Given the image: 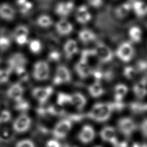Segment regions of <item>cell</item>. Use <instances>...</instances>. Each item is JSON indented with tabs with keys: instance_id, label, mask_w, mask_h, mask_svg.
<instances>
[{
	"instance_id": "obj_24",
	"label": "cell",
	"mask_w": 147,
	"mask_h": 147,
	"mask_svg": "<svg viewBox=\"0 0 147 147\" xmlns=\"http://www.w3.org/2000/svg\"><path fill=\"white\" fill-rule=\"evenodd\" d=\"M88 92L93 98H99L105 92V90L99 80H95L88 87Z\"/></svg>"
},
{
	"instance_id": "obj_17",
	"label": "cell",
	"mask_w": 147,
	"mask_h": 147,
	"mask_svg": "<svg viewBox=\"0 0 147 147\" xmlns=\"http://www.w3.org/2000/svg\"><path fill=\"white\" fill-rule=\"evenodd\" d=\"M55 29L59 35L67 36L72 33L74 30V27L69 21L62 18L56 23Z\"/></svg>"
},
{
	"instance_id": "obj_36",
	"label": "cell",
	"mask_w": 147,
	"mask_h": 147,
	"mask_svg": "<svg viewBox=\"0 0 147 147\" xmlns=\"http://www.w3.org/2000/svg\"><path fill=\"white\" fill-rule=\"evenodd\" d=\"M11 118V115L9 110H4L0 113V123L9 122Z\"/></svg>"
},
{
	"instance_id": "obj_10",
	"label": "cell",
	"mask_w": 147,
	"mask_h": 147,
	"mask_svg": "<svg viewBox=\"0 0 147 147\" xmlns=\"http://www.w3.org/2000/svg\"><path fill=\"white\" fill-rule=\"evenodd\" d=\"M92 18V14L86 5L79 6L75 11V19L76 21L82 25L88 23Z\"/></svg>"
},
{
	"instance_id": "obj_12",
	"label": "cell",
	"mask_w": 147,
	"mask_h": 147,
	"mask_svg": "<svg viewBox=\"0 0 147 147\" xmlns=\"http://www.w3.org/2000/svg\"><path fill=\"white\" fill-rule=\"evenodd\" d=\"M26 63V59L23 54L15 53L8 60V68L13 72L19 68L25 67Z\"/></svg>"
},
{
	"instance_id": "obj_19",
	"label": "cell",
	"mask_w": 147,
	"mask_h": 147,
	"mask_svg": "<svg viewBox=\"0 0 147 147\" xmlns=\"http://www.w3.org/2000/svg\"><path fill=\"white\" fill-rule=\"evenodd\" d=\"M134 95L138 99H143L147 95V79L142 78L136 82L133 87Z\"/></svg>"
},
{
	"instance_id": "obj_13",
	"label": "cell",
	"mask_w": 147,
	"mask_h": 147,
	"mask_svg": "<svg viewBox=\"0 0 147 147\" xmlns=\"http://www.w3.org/2000/svg\"><path fill=\"white\" fill-rule=\"evenodd\" d=\"M95 136V133L92 126L90 125H85L80 130L78 137L82 143L87 144L92 141Z\"/></svg>"
},
{
	"instance_id": "obj_1",
	"label": "cell",
	"mask_w": 147,
	"mask_h": 147,
	"mask_svg": "<svg viewBox=\"0 0 147 147\" xmlns=\"http://www.w3.org/2000/svg\"><path fill=\"white\" fill-rule=\"evenodd\" d=\"M115 108L112 103L99 102L94 105L87 114V117L98 122H103L107 121Z\"/></svg>"
},
{
	"instance_id": "obj_18",
	"label": "cell",
	"mask_w": 147,
	"mask_h": 147,
	"mask_svg": "<svg viewBox=\"0 0 147 147\" xmlns=\"http://www.w3.org/2000/svg\"><path fill=\"white\" fill-rule=\"evenodd\" d=\"M24 89L22 86L18 83H15L11 84L7 90V95L16 102L23 98Z\"/></svg>"
},
{
	"instance_id": "obj_34",
	"label": "cell",
	"mask_w": 147,
	"mask_h": 147,
	"mask_svg": "<svg viewBox=\"0 0 147 147\" xmlns=\"http://www.w3.org/2000/svg\"><path fill=\"white\" fill-rule=\"evenodd\" d=\"M15 147H36L34 142L30 139H23L18 141Z\"/></svg>"
},
{
	"instance_id": "obj_46",
	"label": "cell",
	"mask_w": 147,
	"mask_h": 147,
	"mask_svg": "<svg viewBox=\"0 0 147 147\" xmlns=\"http://www.w3.org/2000/svg\"><path fill=\"white\" fill-rule=\"evenodd\" d=\"M145 72H146V79H147V69L146 70V71H145Z\"/></svg>"
},
{
	"instance_id": "obj_27",
	"label": "cell",
	"mask_w": 147,
	"mask_h": 147,
	"mask_svg": "<svg viewBox=\"0 0 147 147\" xmlns=\"http://www.w3.org/2000/svg\"><path fill=\"white\" fill-rule=\"evenodd\" d=\"M128 36L131 42L134 43L140 42L142 36L141 29L137 25L131 26L128 30Z\"/></svg>"
},
{
	"instance_id": "obj_31",
	"label": "cell",
	"mask_w": 147,
	"mask_h": 147,
	"mask_svg": "<svg viewBox=\"0 0 147 147\" xmlns=\"http://www.w3.org/2000/svg\"><path fill=\"white\" fill-rule=\"evenodd\" d=\"M14 107L17 110L23 113L29 109L30 105L28 101L22 98L20 100L16 101V103Z\"/></svg>"
},
{
	"instance_id": "obj_21",
	"label": "cell",
	"mask_w": 147,
	"mask_h": 147,
	"mask_svg": "<svg viewBox=\"0 0 147 147\" xmlns=\"http://www.w3.org/2000/svg\"><path fill=\"white\" fill-rule=\"evenodd\" d=\"M86 103V98L83 94L79 92L70 94V105L74 106L78 110H82L85 107Z\"/></svg>"
},
{
	"instance_id": "obj_26",
	"label": "cell",
	"mask_w": 147,
	"mask_h": 147,
	"mask_svg": "<svg viewBox=\"0 0 147 147\" xmlns=\"http://www.w3.org/2000/svg\"><path fill=\"white\" fill-rule=\"evenodd\" d=\"M78 38L83 43L87 44L95 39L96 34L91 29H83L79 32Z\"/></svg>"
},
{
	"instance_id": "obj_16",
	"label": "cell",
	"mask_w": 147,
	"mask_h": 147,
	"mask_svg": "<svg viewBox=\"0 0 147 147\" xmlns=\"http://www.w3.org/2000/svg\"><path fill=\"white\" fill-rule=\"evenodd\" d=\"M16 15V10L9 3H3L0 5V18L7 21H13Z\"/></svg>"
},
{
	"instance_id": "obj_22",
	"label": "cell",
	"mask_w": 147,
	"mask_h": 147,
	"mask_svg": "<svg viewBox=\"0 0 147 147\" xmlns=\"http://www.w3.org/2000/svg\"><path fill=\"white\" fill-rule=\"evenodd\" d=\"M131 10L137 17H145L147 15V3L142 0H134L131 2Z\"/></svg>"
},
{
	"instance_id": "obj_30",
	"label": "cell",
	"mask_w": 147,
	"mask_h": 147,
	"mask_svg": "<svg viewBox=\"0 0 147 147\" xmlns=\"http://www.w3.org/2000/svg\"><path fill=\"white\" fill-rule=\"evenodd\" d=\"M29 48L33 53H38L42 49V44L40 40L33 39L29 42Z\"/></svg>"
},
{
	"instance_id": "obj_35",
	"label": "cell",
	"mask_w": 147,
	"mask_h": 147,
	"mask_svg": "<svg viewBox=\"0 0 147 147\" xmlns=\"http://www.w3.org/2000/svg\"><path fill=\"white\" fill-rule=\"evenodd\" d=\"M136 70L131 66H127L123 70V75L127 79H131L134 77L136 74Z\"/></svg>"
},
{
	"instance_id": "obj_29",
	"label": "cell",
	"mask_w": 147,
	"mask_h": 147,
	"mask_svg": "<svg viewBox=\"0 0 147 147\" xmlns=\"http://www.w3.org/2000/svg\"><path fill=\"white\" fill-rule=\"evenodd\" d=\"M57 103L60 106L70 105V94L65 92H59L57 95Z\"/></svg>"
},
{
	"instance_id": "obj_2",
	"label": "cell",
	"mask_w": 147,
	"mask_h": 147,
	"mask_svg": "<svg viewBox=\"0 0 147 147\" xmlns=\"http://www.w3.org/2000/svg\"><path fill=\"white\" fill-rule=\"evenodd\" d=\"M134 50L131 42L124 41L117 48L115 55L117 58L122 62L130 61L134 56Z\"/></svg>"
},
{
	"instance_id": "obj_38",
	"label": "cell",
	"mask_w": 147,
	"mask_h": 147,
	"mask_svg": "<svg viewBox=\"0 0 147 147\" xmlns=\"http://www.w3.org/2000/svg\"><path fill=\"white\" fill-rule=\"evenodd\" d=\"M48 59L51 61H57L60 59V53L58 51H53L49 52Z\"/></svg>"
},
{
	"instance_id": "obj_5",
	"label": "cell",
	"mask_w": 147,
	"mask_h": 147,
	"mask_svg": "<svg viewBox=\"0 0 147 147\" xmlns=\"http://www.w3.org/2000/svg\"><path fill=\"white\" fill-rule=\"evenodd\" d=\"M72 127V122L68 119H64L59 121L55 126L52 134L57 139L65 138Z\"/></svg>"
},
{
	"instance_id": "obj_6",
	"label": "cell",
	"mask_w": 147,
	"mask_h": 147,
	"mask_svg": "<svg viewBox=\"0 0 147 147\" xmlns=\"http://www.w3.org/2000/svg\"><path fill=\"white\" fill-rule=\"evenodd\" d=\"M117 126L119 131L126 137H130L137 129L136 123L129 117L120 118L118 121Z\"/></svg>"
},
{
	"instance_id": "obj_37",
	"label": "cell",
	"mask_w": 147,
	"mask_h": 147,
	"mask_svg": "<svg viewBox=\"0 0 147 147\" xmlns=\"http://www.w3.org/2000/svg\"><path fill=\"white\" fill-rule=\"evenodd\" d=\"M11 45L9 38L5 36H0V49L6 50L8 49Z\"/></svg>"
},
{
	"instance_id": "obj_14",
	"label": "cell",
	"mask_w": 147,
	"mask_h": 147,
	"mask_svg": "<svg viewBox=\"0 0 147 147\" xmlns=\"http://www.w3.org/2000/svg\"><path fill=\"white\" fill-rule=\"evenodd\" d=\"M74 3L71 1H61L59 2L55 8V11L59 16L65 17L69 15L74 10Z\"/></svg>"
},
{
	"instance_id": "obj_42",
	"label": "cell",
	"mask_w": 147,
	"mask_h": 147,
	"mask_svg": "<svg viewBox=\"0 0 147 147\" xmlns=\"http://www.w3.org/2000/svg\"><path fill=\"white\" fill-rule=\"evenodd\" d=\"M46 147H61V145L57 140L51 139L47 142Z\"/></svg>"
},
{
	"instance_id": "obj_11",
	"label": "cell",
	"mask_w": 147,
	"mask_h": 147,
	"mask_svg": "<svg viewBox=\"0 0 147 147\" xmlns=\"http://www.w3.org/2000/svg\"><path fill=\"white\" fill-rule=\"evenodd\" d=\"M75 71L81 78H86L92 73L91 67L89 65L88 59L80 57V60L75 65Z\"/></svg>"
},
{
	"instance_id": "obj_44",
	"label": "cell",
	"mask_w": 147,
	"mask_h": 147,
	"mask_svg": "<svg viewBox=\"0 0 147 147\" xmlns=\"http://www.w3.org/2000/svg\"><path fill=\"white\" fill-rule=\"evenodd\" d=\"M15 1H16L17 3L19 6L21 5L22 4H23L24 3H25V2L26 1V0H15Z\"/></svg>"
},
{
	"instance_id": "obj_43",
	"label": "cell",
	"mask_w": 147,
	"mask_h": 147,
	"mask_svg": "<svg viewBox=\"0 0 147 147\" xmlns=\"http://www.w3.org/2000/svg\"><path fill=\"white\" fill-rule=\"evenodd\" d=\"M140 128L143 136L147 138V118L142 121Z\"/></svg>"
},
{
	"instance_id": "obj_40",
	"label": "cell",
	"mask_w": 147,
	"mask_h": 147,
	"mask_svg": "<svg viewBox=\"0 0 147 147\" xmlns=\"http://www.w3.org/2000/svg\"><path fill=\"white\" fill-rule=\"evenodd\" d=\"M14 38L17 44L20 45H24L26 44L28 41V36H25V35L18 36Z\"/></svg>"
},
{
	"instance_id": "obj_41",
	"label": "cell",
	"mask_w": 147,
	"mask_h": 147,
	"mask_svg": "<svg viewBox=\"0 0 147 147\" xmlns=\"http://www.w3.org/2000/svg\"><path fill=\"white\" fill-rule=\"evenodd\" d=\"M87 1L88 4L94 8L100 7L103 3V0H87Z\"/></svg>"
},
{
	"instance_id": "obj_25",
	"label": "cell",
	"mask_w": 147,
	"mask_h": 147,
	"mask_svg": "<svg viewBox=\"0 0 147 147\" xmlns=\"http://www.w3.org/2000/svg\"><path fill=\"white\" fill-rule=\"evenodd\" d=\"M131 10V2L126 1L119 5L115 9V14L117 17L123 18L126 17Z\"/></svg>"
},
{
	"instance_id": "obj_8",
	"label": "cell",
	"mask_w": 147,
	"mask_h": 147,
	"mask_svg": "<svg viewBox=\"0 0 147 147\" xmlns=\"http://www.w3.org/2000/svg\"><path fill=\"white\" fill-rule=\"evenodd\" d=\"M32 120L25 114H21L18 116L13 123V129L18 133H23L27 131L30 127Z\"/></svg>"
},
{
	"instance_id": "obj_15",
	"label": "cell",
	"mask_w": 147,
	"mask_h": 147,
	"mask_svg": "<svg viewBox=\"0 0 147 147\" xmlns=\"http://www.w3.org/2000/svg\"><path fill=\"white\" fill-rule=\"evenodd\" d=\"M100 136L104 141L110 142L114 147L118 144L116 131L115 129L112 126H106L104 127L100 130Z\"/></svg>"
},
{
	"instance_id": "obj_32",
	"label": "cell",
	"mask_w": 147,
	"mask_h": 147,
	"mask_svg": "<svg viewBox=\"0 0 147 147\" xmlns=\"http://www.w3.org/2000/svg\"><path fill=\"white\" fill-rule=\"evenodd\" d=\"M29 33V30L28 28L23 25H20L17 26L13 32V35L14 38L18 36L21 35H25V36H28V34Z\"/></svg>"
},
{
	"instance_id": "obj_47",
	"label": "cell",
	"mask_w": 147,
	"mask_h": 147,
	"mask_svg": "<svg viewBox=\"0 0 147 147\" xmlns=\"http://www.w3.org/2000/svg\"><path fill=\"white\" fill-rule=\"evenodd\" d=\"M95 147H102V146H95Z\"/></svg>"
},
{
	"instance_id": "obj_23",
	"label": "cell",
	"mask_w": 147,
	"mask_h": 147,
	"mask_svg": "<svg viewBox=\"0 0 147 147\" xmlns=\"http://www.w3.org/2000/svg\"><path fill=\"white\" fill-rule=\"evenodd\" d=\"M129 91L127 86L123 83L117 84L113 91L114 98L115 102H121L126 96Z\"/></svg>"
},
{
	"instance_id": "obj_9",
	"label": "cell",
	"mask_w": 147,
	"mask_h": 147,
	"mask_svg": "<svg viewBox=\"0 0 147 147\" xmlns=\"http://www.w3.org/2000/svg\"><path fill=\"white\" fill-rule=\"evenodd\" d=\"M53 92V88L51 86L37 87L32 91V95L40 103L47 102Z\"/></svg>"
},
{
	"instance_id": "obj_28",
	"label": "cell",
	"mask_w": 147,
	"mask_h": 147,
	"mask_svg": "<svg viewBox=\"0 0 147 147\" xmlns=\"http://www.w3.org/2000/svg\"><path fill=\"white\" fill-rule=\"evenodd\" d=\"M37 24L41 28H48L53 24V20L48 15L42 14L37 18Z\"/></svg>"
},
{
	"instance_id": "obj_7",
	"label": "cell",
	"mask_w": 147,
	"mask_h": 147,
	"mask_svg": "<svg viewBox=\"0 0 147 147\" xmlns=\"http://www.w3.org/2000/svg\"><path fill=\"white\" fill-rule=\"evenodd\" d=\"M71 80V74L69 69L64 65H59L55 72V76L53 79V83L54 85H61L67 83Z\"/></svg>"
},
{
	"instance_id": "obj_33",
	"label": "cell",
	"mask_w": 147,
	"mask_h": 147,
	"mask_svg": "<svg viewBox=\"0 0 147 147\" xmlns=\"http://www.w3.org/2000/svg\"><path fill=\"white\" fill-rule=\"evenodd\" d=\"M12 71L9 68L0 69V84L6 83L10 76Z\"/></svg>"
},
{
	"instance_id": "obj_3",
	"label": "cell",
	"mask_w": 147,
	"mask_h": 147,
	"mask_svg": "<svg viewBox=\"0 0 147 147\" xmlns=\"http://www.w3.org/2000/svg\"><path fill=\"white\" fill-rule=\"evenodd\" d=\"M49 66L47 62L40 60L34 64L32 75L35 80L37 81L46 80L49 78Z\"/></svg>"
},
{
	"instance_id": "obj_20",
	"label": "cell",
	"mask_w": 147,
	"mask_h": 147,
	"mask_svg": "<svg viewBox=\"0 0 147 147\" xmlns=\"http://www.w3.org/2000/svg\"><path fill=\"white\" fill-rule=\"evenodd\" d=\"M78 44L76 40L69 39L65 41L63 46V51L67 59H71L78 52Z\"/></svg>"
},
{
	"instance_id": "obj_45",
	"label": "cell",
	"mask_w": 147,
	"mask_h": 147,
	"mask_svg": "<svg viewBox=\"0 0 147 147\" xmlns=\"http://www.w3.org/2000/svg\"><path fill=\"white\" fill-rule=\"evenodd\" d=\"M64 147H76V146H71V145H65Z\"/></svg>"
},
{
	"instance_id": "obj_4",
	"label": "cell",
	"mask_w": 147,
	"mask_h": 147,
	"mask_svg": "<svg viewBox=\"0 0 147 147\" xmlns=\"http://www.w3.org/2000/svg\"><path fill=\"white\" fill-rule=\"evenodd\" d=\"M94 55L102 63H109L113 59L114 55L111 49L105 44H98L94 49Z\"/></svg>"
},
{
	"instance_id": "obj_39",
	"label": "cell",
	"mask_w": 147,
	"mask_h": 147,
	"mask_svg": "<svg viewBox=\"0 0 147 147\" xmlns=\"http://www.w3.org/2000/svg\"><path fill=\"white\" fill-rule=\"evenodd\" d=\"M20 11L22 13L25 14L27 12H28L32 9V3L30 2H28L26 1L25 3H24L21 5H20Z\"/></svg>"
}]
</instances>
